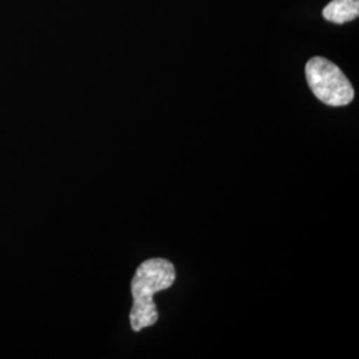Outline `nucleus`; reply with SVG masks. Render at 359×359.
<instances>
[{"label":"nucleus","instance_id":"obj_1","mask_svg":"<svg viewBox=\"0 0 359 359\" xmlns=\"http://www.w3.org/2000/svg\"><path fill=\"white\" fill-rule=\"evenodd\" d=\"M175 281V265L165 258H149L136 269L130 283L133 305L129 313L133 332H142L157 322L158 310L154 304V294L170 287Z\"/></svg>","mask_w":359,"mask_h":359},{"label":"nucleus","instance_id":"obj_2","mask_svg":"<svg viewBox=\"0 0 359 359\" xmlns=\"http://www.w3.org/2000/svg\"><path fill=\"white\" fill-rule=\"evenodd\" d=\"M309 87L318 100L330 107H344L354 99V88L338 65L316 56L305 67Z\"/></svg>","mask_w":359,"mask_h":359},{"label":"nucleus","instance_id":"obj_3","mask_svg":"<svg viewBox=\"0 0 359 359\" xmlns=\"http://www.w3.org/2000/svg\"><path fill=\"white\" fill-rule=\"evenodd\" d=\"M359 16V0H332L323 8V18L332 23L344 25Z\"/></svg>","mask_w":359,"mask_h":359}]
</instances>
